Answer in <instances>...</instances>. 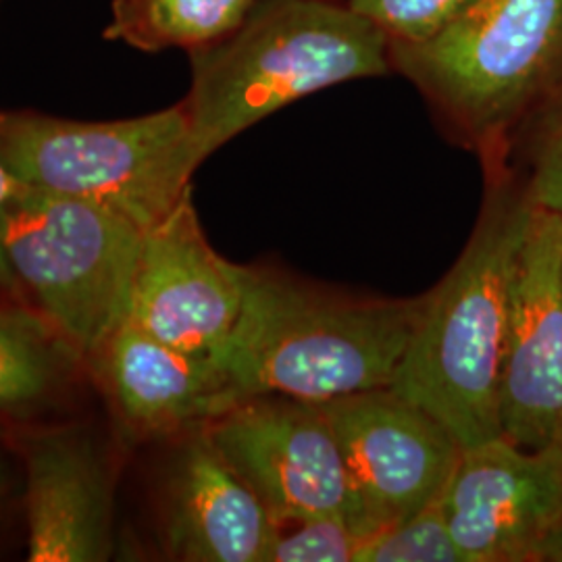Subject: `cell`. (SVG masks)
Returning <instances> with one entry per match:
<instances>
[{"label": "cell", "instance_id": "obj_22", "mask_svg": "<svg viewBox=\"0 0 562 562\" xmlns=\"http://www.w3.org/2000/svg\"><path fill=\"white\" fill-rule=\"evenodd\" d=\"M538 562H562V522L561 527L543 543Z\"/></svg>", "mask_w": 562, "mask_h": 562}, {"label": "cell", "instance_id": "obj_11", "mask_svg": "<svg viewBox=\"0 0 562 562\" xmlns=\"http://www.w3.org/2000/svg\"><path fill=\"white\" fill-rule=\"evenodd\" d=\"M248 273L209 244L190 192L144 234L130 322L173 348L217 359L240 319Z\"/></svg>", "mask_w": 562, "mask_h": 562}, {"label": "cell", "instance_id": "obj_13", "mask_svg": "<svg viewBox=\"0 0 562 562\" xmlns=\"http://www.w3.org/2000/svg\"><path fill=\"white\" fill-rule=\"evenodd\" d=\"M276 529L278 521L225 461L206 425L190 429L162 492L165 552L183 562H262Z\"/></svg>", "mask_w": 562, "mask_h": 562}, {"label": "cell", "instance_id": "obj_12", "mask_svg": "<svg viewBox=\"0 0 562 562\" xmlns=\"http://www.w3.org/2000/svg\"><path fill=\"white\" fill-rule=\"evenodd\" d=\"M27 561L102 562L115 552V467L86 427L34 431L23 446Z\"/></svg>", "mask_w": 562, "mask_h": 562}, {"label": "cell", "instance_id": "obj_6", "mask_svg": "<svg viewBox=\"0 0 562 562\" xmlns=\"http://www.w3.org/2000/svg\"><path fill=\"white\" fill-rule=\"evenodd\" d=\"M144 234L104 206L18 183L0 244L25 304L94 361L130 322Z\"/></svg>", "mask_w": 562, "mask_h": 562}, {"label": "cell", "instance_id": "obj_18", "mask_svg": "<svg viewBox=\"0 0 562 562\" xmlns=\"http://www.w3.org/2000/svg\"><path fill=\"white\" fill-rule=\"evenodd\" d=\"M355 562H464L442 501L362 540Z\"/></svg>", "mask_w": 562, "mask_h": 562}, {"label": "cell", "instance_id": "obj_7", "mask_svg": "<svg viewBox=\"0 0 562 562\" xmlns=\"http://www.w3.org/2000/svg\"><path fill=\"white\" fill-rule=\"evenodd\" d=\"M350 483L359 540L440 503L461 461L459 440L392 387L322 402Z\"/></svg>", "mask_w": 562, "mask_h": 562}, {"label": "cell", "instance_id": "obj_4", "mask_svg": "<svg viewBox=\"0 0 562 562\" xmlns=\"http://www.w3.org/2000/svg\"><path fill=\"white\" fill-rule=\"evenodd\" d=\"M450 140L501 159L522 117L562 83V0H480L442 34L390 44Z\"/></svg>", "mask_w": 562, "mask_h": 562}, {"label": "cell", "instance_id": "obj_8", "mask_svg": "<svg viewBox=\"0 0 562 562\" xmlns=\"http://www.w3.org/2000/svg\"><path fill=\"white\" fill-rule=\"evenodd\" d=\"M206 429L276 521L341 517L348 522L350 483L322 404L285 396L246 398Z\"/></svg>", "mask_w": 562, "mask_h": 562}, {"label": "cell", "instance_id": "obj_3", "mask_svg": "<svg viewBox=\"0 0 562 562\" xmlns=\"http://www.w3.org/2000/svg\"><path fill=\"white\" fill-rule=\"evenodd\" d=\"M183 106L206 161L283 106L394 74L390 42L344 0H259L227 38L190 53Z\"/></svg>", "mask_w": 562, "mask_h": 562}, {"label": "cell", "instance_id": "obj_9", "mask_svg": "<svg viewBox=\"0 0 562 562\" xmlns=\"http://www.w3.org/2000/svg\"><path fill=\"white\" fill-rule=\"evenodd\" d=\"M503 438L540 450L562 431V217L531 202L510 288Z\"/></svg>", "mask_w": 562, "mask_h": 562}, {"label": "cell", "instance_id": "obj_5", "mask_svg": "<svg viewBox=\"0 0 562 562\" xmlns=\"http://www.w3.org/2000/svg\"><path fill=\"white\" fill-rule=\"evenodd\" d=\"M0 161L21 186L99 204L148 232L192 192L204 159L178 102L120 121L0 111Z\"/></svg>", "mask_w": 562, "mask_h": 562}, {"label": "cell", "instance_id": "obj_16", "mask_svg": "<svg viewBox=\"0 0 562 562\" xmlns=\"http://www.w3.org/2000/svg\"><path fill=\"white\" fill-rule=\"evenodd\" d=\"M259 0H113L106 41L144 53L201 50L240 27Z\"/></svg>", "mask_w": 562, "mask_h": 562}, {"label": "cell", "instance_id": "obj_17", "mask_svg": "<svg viewBox=\"0 0 562 562\" xmlns=\"http://www.w3.org/2000/svg\"><path fill=\"white\" fill-rule=\"evenodd\" d=\"M501 161L529 201L562 217V83L522 117Z\"/></svg>", "mask_w": 562, "mask_h": 562}, {"label": "cell", "instance_id": "obj_19", "mask_svg": "<svg viewBox=\"0 0 562 562\" xmlns=\"http://www.w3.org/2000/svg\"><path fill=\"white\" fill-rule=\"evenodd\" d=\"M371 21L390 44L431 41L467 15L480 0H344Z\"/></svg>", "mask_w": 562, "mask_h": 562}, {"label": "cell", "instance_id": "obj_20", "mask_svg": "<svg viewBox=\"0 0 562 562\" xmlns=\"http://www.w3.org/2000/svg\"><path fill=\"white\" fill-rule=\"evenodd\" d=\"M359 543L341 517L281 521L262 562H355Z\"/></svg>", "mask_w": 562, "mask_h": 562}, {"label": "cell", "instance_id": "obj_15", "mask_svg": "<svg viewBox=\"0 0 562 562\" xmlns=\"http://www.w3.org/2000/svg\"><path fill=\"white\" fill-rule=\"evenodd\" d=\"M80 355L18 302L0 301V417H21L55 401Z\"/></svg>", "mask_w": 562, "mask_h": 562}, {"label": "cell", "instance_id": "obj_2", "mask_svg": "<svg viewBox=\"0 0 562 562\" xmlns=\"http://www.w3.org/2000/svg\"><path fill=\"white\" fill-rule=\"evenodd\" d=\"M422 299H357L250 269L240 319L215 361L238 402L338 401L390 387Z\"/></svg>", "mask_w": 562, "mask_h": 562}, {"label": "cell", "instance_id": "obj_21", "mask_svg": "<svg viewBox=\"0 0 562 562\" xmlns=\"http://www.w3.org/2000/svg\"><path fill=\"white\" fill-rule=\"evenodd\" d=\"M15 188H18V181L13 180V176L7 171V167L0 161V229H2V217H4L7 202L13 196ZM0 301L25 304L20 283L15 280L9 262L4 259L2 244H0Z\"/></svg>", "mask_w": 562, "mask_h": 562}, {"label": "cell", "instance_id": "obj_23", "mask_svg": "<svg viewBox=\"0 0 562 562\" xmlns=\"http://www.w3.org/2000/svg\"><path fill=\"white\" fill-rule=\"evenodd\" d=\"M9 482H11L9 464H7V459H4V454H2V450H0V504L4 503V498H7Z\"/></svg>", "mask_w": 562, "mask_h": 562}, {"label": "cell", "instance_id": "obj_14", "mask_svg": "<svg viewBox=\"0 0 562 562\" xmlns=\"http://www.w3.org/2000/svg\"><path fill=\"white\" fill-rule=\"evenodd\" d=\"M121 419L140 434L209 425L238 404L220 362L157 340L127 322L94 359Z\"/></svg>", "mask_w": 562, "mask_h": 562}, {"label": "cell", "instance_id": "obj_24", "mask_svg": "<svg viewBox=\"0 0 562 562\" xmlns=\"http://www.w3.org/2000/svg\"><path fill=\"white\" fill-rule=\"evenodd\" d=\"M559 443L562 446V431H561V440H559Z\"/></svg>", "mask_w": 562, "mask_h": 562}, {"label": "cell", "instance_id": "obj_1", "mask_svg": "<svg viewBox=\"0 0 562 562\" xmlns=\"http://www.w3.org/2000/svg\"><path fill=\"white\" fill-rule=\"evenodd\" d=\"M485 196L464 250L431 292L390 385L462 448L503 438L501 380L510 288L531 201L501 159L482 162Z\"/></svg>", "mask_w": 562, "mask_h": 562}, {"label": "cell", "instance_id": "obj_10", "mask_svg": "<svg viewBox=\"0 0 562 562\" xmlns=\"http://www.w3.org/2000/svg\"><path fill=\"white\" fill-rule=\"evenodd\" d=\"M464 562H538L562 522V446L464 448L442 496Z\"/></svg>", "mask_w": 562, "mask_h": 562}]
</instances>
